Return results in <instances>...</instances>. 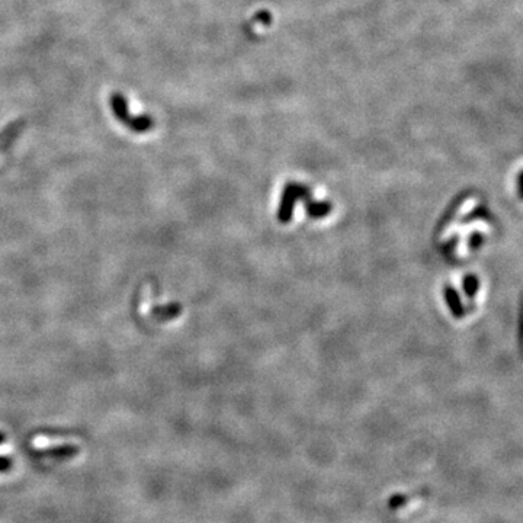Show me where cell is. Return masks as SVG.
<instances>
[{
  "label": "cell",
  "mask_w": 523,
  "mask_h": 523,
  "mask_svg": "<svg viewBox=\"0 0 523 523\" xmlns=\"http://www.w3.org/2000/svg\"><path fill=\"white\" fill-rule=\"evenodd\" d=\"M307 196H309V189H307L304 185L288 183L282 194V201L278 211V220L282 224L289 223V220L292 218V214H294V207H295L297 199L307 198Z\"/></svg>",
  "instance_id": "obj_1"
},
{
  "label": "cell",
  "mask_w": 523,
  "mask_h": 523,
  "mask_svg": "<svg viewBox=\"0 0 523 523\" xmlns=\"http://www.w3.org/2000/svg\"><path fill=\"white\" fill-rule=\"evenodd\" d=\"M445 298H446V302H448V307H449V310H451L454 317L461 318L464 316V307H463V304H461V300H459L456 291L454 288H451V286L445 288Z\"/></svg>",
  "instance_id": "obj_2"
},
{
  "label": "cell",
  "mask_w": 523,
  "mask_h": 523,
  "mask_svg": "<svg viewBox=\"0 0 523 523\" xmlns=\"http://www.w3.org/2000/svg\"><path fill=\"white\" fill-rule=\"evenodd\" d=\"M332 211V204L329 203H309L307 204V212L311 218L326 217Z\"/></svg>",
  "instance_id": "obj_3"
},
{
  "label": "cell",
  "mask_w": 523,
  "mask_h": 523,
  "mask_svg": "<svg viewBox=\"0 0 523 523\" xmlns=\"http://www.w3.org/2000/svg\"><path fill=\"white\" fill-rule=\"evenodd\" d=\"M464 289L468 297H474L477 294V291H479V280L472 275L467 276V278H464Z\"/></svg>",
  "instance_id": "obj_4"
},
{
  "label": "cell",
  "mask_w": 523,
  "mask_h": 523,
  "mask_svg": "<svg viewBox=\"0 0 523 523\" xmlns=\"http://www.w3.org/2000/svg\"><path fill=\"white\" fill-rule=\"evenodd\" d=\"M481 240H483V237L480 234H474L472 239H471V246H472V248H475V246H479V243H481Z\"/></svg>",
  "instance_id": "obj_5"
}]
</instances>
